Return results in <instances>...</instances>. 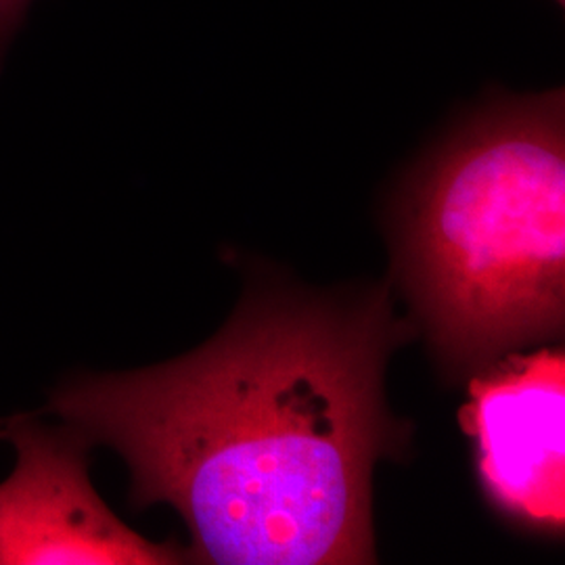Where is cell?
Here are the masks:
<instances>
[{"label": "cell", "instance_id": "1", "mask_svg": "<svg viewBox=\"0 0 565 565\" xmlns=\"http://www.w3.org/2000/svg\"><path fill=\"white\" fill-rule=\"evenodd\" d=\"M413 335L385 285L348 300L252 294L195 352L74 375L49 411L120 455L130 505L181 513L195 562L371 564L373 467L408 443L385 363Z\"/></svg>", "mask_w": 565, "mask_h": 565}, {"label": "cell", "instance_id": "2", "mask_svg": "<svg viewBox=\"0 0 565 565\" xmlns=\"http://www.w3.org/2000/svg\"><path fill=\"white\" fill-rule=\"evenodd\" d=\"M396 275L446 371L557 338L565 315V93H497L401 182Z\"/></svg>", "mask_w": 565, "mask_h": 565}, {"label": "cell", "instance_id": "3", "mask_svg": "<svg viewBox=\"0 0 565 565\" xmlns=\"http://www.w3.org/2000/svg\"><path fill=\"white\" fill-rule=\"evenodd\" d=\"M15 469L0 482V565L181 564L189 553L121 524L88 476L90 443L65 424L9 417Z\"/></svg>", "mask_w": 565, "mask_h": 565}, {"label": "cell", "instance_id": "4", "mask_svg": "<svg viewBox=\"0 0 565 565\" xmlns=\"http://www.w3.org/2000/svg\"><path fill=\"white\" fill-rule=\"evenodd\" d=\"M484 371V369H482ZM486 497L509 520L562 534L565 524V356L562 348L488 364L461 411Z\"/></svg>", "mask_w": 565, "mask_h": 565}, {"label": "cell", "instance_id": "5", "mask_svg": "<svg viewBox=\"0 0 565 565\" xmlns=\"http://www.w3.org/2000/svg\"><path fill=\"white\" fill-rule=\"evenodd\" d=\"M32 0H0V65L7 55V49L18 34Z\"/></svg>", "mask_w": 565, "mask_h": 565}, {"label": "cell", "instance_id": "6", "mask_svg": "<svg viewBox=\"0 0 565 565\" xmlns=\"http://www.w3.org/2000/svg\"><path fill=\"white\" fill-rule=\"evenodd\" d=\"M4 429H7V419H0V438L4 440Z\"/></svg>", "mask_w": 565, "mask_h": 565}, {"label": "cell", "instance_id": "7", "mask_svg": "<svg viewBox=\"0 0 565 565\" xmlns=\"http://www.w3.org/2000/svg\"><path fill=\"white\" fill-rule=\"evenodd\" d=\"M555 2H557V4H559V7H564V4H565V0H555Z\"/></svg>", "mask_w": 565, "mask_h": 565}]
</instances>
